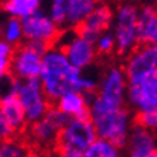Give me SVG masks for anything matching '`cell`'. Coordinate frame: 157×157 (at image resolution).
I'll return each instance as SVG.
<instances>
[{
  "mask_svg": "<svg viewBox=\"0 0 157 157\" xmlns=\"http://www.w3.org/2000/svg\"><path fill=\"white\" fill-rule=\"evenodd\" d=\"M153 43L156 45V48H157V33H156V36H154V40H153Z\"/></svg>",
  "mask_w": 157,
  "mask_h": 157,
  "instance_id": "cell-32",
  "label": "cell"
},
{
  "mask_svg": "<svg viewBox=\"0 0 157 157\" xmlns=\"http://www.w3.org/2000/svg\"><path fill=\"white\" fill-rule=\"evenodd\" d=\"M138 9L131 3L121 5L114 17V38H115V51L118 55H128L138 46L137 30Z\"/></svg>",
  "mask_w": 157,
  "mask_h": 157,
  "instance_id": "cell-3",
  "label": "cell"
},
{
  "mask_svg": "<svg viewBox=\"0 0 157 157\" xmlns=\"http://www.w3.org/2000/svg\"><path fill=\"white\" fill-rule=\"evenodd\" d=\"M0 157H28V150L23 144L13 138L0 141Z\"/></svg>",
  "mask_w": 157,
  "mask_h": 157,
  "instance_id": "cell-22",
  "label": "cell"
},
{
  "mask_svg": "<svg viewBox=\"0 0 157 157\" xmlns=\"http://www.w3.org/2000/svg\"><path fill=\"white\" fill-rule=\"evenodd\" d=\"M2 9L12 17L23 19L40 9V0H3Z\"/></svg>",
  "mask_w": 157,
  "mask_h": 157,
  "instance_id": "cell-19",
  "label": "cell"
},
{
  "mask_svg": "<svg viewBox=\"0 0 157 157\" xmlns=\"http://www.w3.org/2000/svg\"><path fill=\"white\" fill-rule=\"evenodd\" d=\"M146 157H157V150L156 151H153V153H150L148 156H146Z\"/></svg>",
  "mask_w": 157,
  "mask_h": 157,
  "instance_id": "cell-31",
  "label": "cell"
},
{
  "mask_svg": "<svg viewBox=\"0 0 157 157\" xmlns=\"http://www.w3.org/2000/svg\"><path fill=\"white\" fill-rule=\"evenodd\" d=\"M137 124L154 131V130H157V114L154 111L137 113Z\"/></svg>",
  "mask_w": 157,
  "mask_h": 157,
  "instance_id": "cell-26",
  "label": "cell"
},
{
  "mask_svg": "<svg viewBox=\"0 0 157 157\" xmlns=\"http://www.w3.org/2000/svg\"><path fill=\"white\" fill-rule=\"evenodd\" d=\"M154 76H156V79H157V69H156V72H154Z\"/></svg>",
  "mask_w": 157,
  "mask_h": 157,
  "instance_id": "cell-33",
  "label": "cell"
},
{
  "mask_svg": "<svg viewBox=\"0 0 157 157\" xmlns=\"http://www.w3.org/2000/svg\"><path fill=\"white\" fill-rule=\"evenodd\" d=\"M67 3L68 0H51V17L55 20V23L62 26L67 23Z\"/></svg>",
  "mask_w": 157,
  "mask_h": 157,
  "instance_id": "cell-24",
  "label": "cell"
},
{
  "mask_svg": "<svg viewBox=\"0 0 157 157\" xmlns=\"http://www.w3.org/2000/svg\"><path fill=\"white\" fill-rule=\"evenodd\" d=\"M82 157H121V147L107 138L97 137L90 147L84 150Z\"/></svg>",
  "mask_w": 157,
  "mask_h": 157,
  "instance_id": "cell-20",
  "label": "cell"
},
{
  "mask_svg": "<svg viewBox=\"0 0 157 157\" xmlns=\"http://www.w3.org/2000/svg\"><path fill=\"white\" fill-rule=\"evenodd\" d=\"M0 108L5 113L6 118L10 121V124L13 125V128L16 131H20L25 128L28 118H26V113H25L23 107H22L16 94H9V95L2 97L0 98Z\"/></svg>",
  "mask_w": 157,
  "mask_h": 157,
  "instance_id": "cell-16",
  "label": "cell"
},
{
  "mask_svg": "<svg viewBox=\"0 0 157 157\" xmlns=\"http://www.w3.org/2000/svg\"><path fill=\"white\" fill-rule=\"evenodd\" d=\"M154 113H156V114H157V108H156V111H154Z\"/></svg>",
  "mask_w": 157,
  "mask_h": 157,
  "instance_id": "cell-35",
  "label": "cell"
},
{
  "mask_svg": "<svg viewBox=\"0 0 157 157\" xmlns=\"http://www.w3.org/2000/svg\"><path fill=\"white\" fill-rule=\"evenodd\" d=\"M98 137L95 125L91 118L71 117L58 134V148L59 150H74L84 153L90 144Z\"/></svg>",
  "mask_w": 157,
  "mask_h": 157,
  "instance_id": "cell-5",
  "label": "cell"
},
{
  "mask_svg": "<svg viewBox=\"0 0 157 157\" xmlns=\"http://www.w3.org/2000/svg\"><path fill=\"white\" fill-rule=\"evenodd\" d=\"M16 95L26 113L28 123L30 124L40 120L51 108L49 105L51 100L43 90L40 78H32L26 81L19 79L17 88H16Z\"/></svg>",
  "mask_w": 157,
  "mask_h": 157,
  "instance_id": "cell-6",
  "label": "cell"
},
{
  "mask_svg": "<svg viewBox=\"0 0 157 157\" xmlns=\"http://www.w3.org/2000/svg\"><path fill=\"white\" fill-rule=\"evenodd\" d=\"M97 7V0H68L67 23L69 28H76L90 16Z\"/></svg>",
  "mask_w": 157,
  "mask_h": 157,
  "instance_id": "cell-17",
  "label": "cell"
},
{
  "mask_svg": "<svg viewBox=\"0 0 157 157\" xmlns=\"http://www.w3.org/2000/svg\"><path fill=\"white\" fill-rule=\"evenodd\" d=\"M128 79L124 68L111 67L101 75L97 88V95L105 104L113 107H123L127 101Z\"/></svg>",
  "mask_w": 157,
  "mask_h": 157,
  "instance_id": "cell-8",
  "label": "cell"
},
{
  "mask_svg": "<svg viewBox=\"0 0 157 157\" xmlns=\"http://www.w3.org/2000/svg\"><path fill=\"white\" fill-rule=\"evenodd\" d=\"M127 102L137 113L156 111L157 108V79L153 75L147 79L128 84Z\"/></svg>",
  "mask_w": 157,
  "mask_h": 157,
  "instance_id": "cell-11",
  "label": "cell"
},
{
  "mask_svg": "<svg viewBox=\"0 0 157 157\" xmlns=\"http://www.w3.org/2000/svg\"><path fill=\"white\" fill-rule=\"evenodd\" d=\"M26 40H40L53 46L59 38V25L51 17V14L43 13L39 9L35 13L22 19Z\"/></svg>",
  "mask_w": 157,
  "mask_h": 157,
  "instance_id": "cell-9",
  "label": "cell"
},
{
  "mask_svg": "<svg viewBox=\"0 0 157 157\" xmlns=\"http://www.w3.org/2000/svg\"><path fill=\"white\" fill-rule=\"evenodd\" d=\"M3 28H5V25L0 22V39H3Z\"/></svg>",
  "mask_w": 157,
  "mask_h": 157,
  "instance_id": "cell-30",
  "label": "cell"
},
{
  "mask_svg": "<svg viewBox=\"0 0 157 157\" xmlns=\"http://www.w3.org/2000/svg\"><path fill=\"white\" fill-rule=\"evenodd\" d=\"M137 30L140 43H153L157 33V7L144 6L138 10Z\"/></svg>",
  "mask_w": 157,
  "mask_h": 157,
  "instance_id": "cell-15",
  "label": "cell"
},
{
  "mask_svg": "<svg viewBox=\"0 0 157 157\" xmlns=\"http://www.w3.org/2000/svg\"><path fill=\"white\" fill-rule=\"evenodd\" d=\"M111 23H113L111 9L105 5H97L95 9L90 13V16L75 29L81 36L95 43L98 36L109 29Z\"/></svg>",
  "mask_w": 157,
  "mask_h": 157,
  "instance_id": "cell-12",
  "label": "cell"
},
{
  "mask_svg": "<svg viewBox=\"0 0 157 157\" xmlns=\"http://www.w3.org/2000/svg\"><path fill=\"white\" fill-rule=\"evenodd\" d=\"M58 157H82V153L74 150H58Z\"/></svg>",
  "mask_w": 157,
  "mask_h": 157,
  "instance_id": "cell-28",
  "label": "cell"
},
{
  "mask_svg": "<svg viewBox=\"0 0 157 157\" xmlns=\"http://www.w3.org/2000/svg\"><path fill=\"white\" fill-rule=\"evenodd\" d=\"M128 2H130V3H131V2H134V0H128Z\"/></svg>",
  "mask_w": 157,
  "mask_h": 157,
  "instance_id": "cell-34",
  "label": "cell"
},
{
  "mask_svg": "<svg viewBox=\"0 0 157 157\" xmlns=\"http://www.w3.org/2000/svg\"><path fill=\"white\" fill-rule=\"evenodd\" d=\"M3 39L6 42H9L13 46H19L22 45L25 39V32H23V25H22V19L19 17H12L5 22V28H3Z\"/></svg>",
  "mask_w": 157,
  "mask_h": 157,
  "instance_id": "cell-21",
  "label": "cell"
},
{
  "mask_svg": "<svg viewBox=\"0 0 157 157\" xmlns=\"http://www.w3.org/2000/svg\"><path fill=\"white\" fill-rule=\"evenodd\" d=\"M127 148L128 157H146L157 150V138L151 130L137 124L130 133Z\"/></svg>",
  "mask_w": 157,
  "mask_h": 157,
  "instance_id": "cell-13",
  "label": "cell"
},
{
  "mask_svg": "<svg viewBox=\"0 0 157 157\" xmlns=\"http://www.w3.org/2000/svg\"><path fill=\"white\" fill-rule=\"evenodd\" d=\"M84 69L75 68L67 53L58 46H51L43 55L40 81L51 101H56L68 91H81Z\"/></svg>",
  "mask_w": 157,
  "mask_h": 157,
  "instance_id": "cell-1",
  "label": "cell"
},
{
  "mask_svg": "<svg viewBox=\"0 0 157 157\" xmlns=\"http://www.w3.org/2000/svg\"><path fill=\"white\" fill-rule=\"evenodd\" d=\"M56 107L67 113L69 117L78 118H91L90 105L84 92L79 91H68L56 100Z\"/></svg>",
  "mask_w": 157,
  "mask_h": 157,
  "instance_id": "cell-14",
  "label": "cell"
},
{
  "mask_svg": "<svg viewBox=\"0 0 157 157\" xmlns=\"http://www.w3.org/2000/svg\"><path fill=\"white\" fill-rule=\"evenodd\" d=\"M53 46L61 48L67 53L69 62L79 69H85V68L91 67L98 53L95 43L81 36L75 28H69L61 32Z\"/></svg>",
  "mask_w": 157,
  "mask_h": 157,
  "instance_id": "cell-4",
  "label": "cell"
},
{
  "mask_svg": "<svg viewBox=\"0 0 157 157\" xmlns=\"http://www.w3.org/2000/svg\"><path fill=\"white\" fill-rule=\"evenodd\" d=\"M14 49H16V46L6 42L5 39H0V68L7 72H10V65H12V59H13L14 55Z\"/></svg>",
  "mask_w": 157,
  "mask_h": 157,
  "instance_id": "cell-25",
  "label": "cell"
},
{
  "mask_svg": "<svg viewBox=\"0 0 157 157\" xmlns=\"http://www.w3.org/2000/svg\"><path fill=\"white\" fill-rule=\"evenodd\" d=\"M43 55L32 49L25 42L14 49V55L10 65V74L22 81L39 78L42 71Z\"/></svg>",
  "mask_w": 157,
  "mask_h": 157,
  "instance_id": "cell-10",
  "label": "cell"
},
{
  "mask_svg": "<svg viewBox=\"0 0 157 157\" xmlns=\"http://www.w3.org/2000/svg\"><path fill=\"white\" fill-rule=\"evenodd\" d=\"M157 69V48L154 43H140L127 55L124 71L128 84L147 79Z\"/></svg>",
  "mask_w": 157,
  "mask_h": 157,
  "instance_id": "cell-7",
  "label": "cell"
},
{
  "mask_svg": "<svg viewBox=\"0 0 157 157\" xmlns=\"http://www.w3.org/2000/svg\"><path fill=\"white\" fill-rule=\"evenodd\" d=\"M7 74H9V72L7 71H5V69H2V68H0V82L3 81V79H5V76L7 75Z\"/></svg>",
  "mask_w": 157,
  "mask_h": 157,
  "instance_id": "cell-29",
  "label": "cell"
},
{
  "mask_svg": "<svg viewBox=\"0 0 157 157\" xmlns=\"http://www.w3.org/2000/svg\"><path fill=\"white\" fill-rule=\"evenodd\" d=\"M90 105L91 120L95 125L98 137L107 138L118 147L127 146L130 133L133 130V117L123 107H113L98 98L97 91L85 94Z\"/></svg>",
  "mask_w": 157,
  "mask_h": 157,
  "instance_id": "cell-2",
  "label": "cell"
},
{
  "mask_svg": "<svg viewBox=\"0 0 157 157\" xmlns=\"http://www.w3.org/2000/svg\"><path fill=\"white\" fill-rule=\"evenodd\" d=\"M59 131H61V128L46 114L40 120L32 123V137L39 144H43V146L56 141Z\"/></svg>",
  "mask_w": 157,
  "mask_h": 157,
  "instance_id": "cell-18",
  "label": "cell"
},
{
  "mask_svg": "<svg viewBox=\"0 0 157 157\" xmlns=\"http://www.w3.org/2000/svg\"><path fill=\"white\" fill-rule=\"evenodd\" d=\"M16 133H17V131L13 128V125L10 124L9 120L6 118L5 113H3L2 108H0V141H2V140L13 138Z\"/></svg>",
  "mask_w": 157,
  "mask_h": 157,
  "instance_id": "cell-27",
  "label": "cell"
},
{
  "mask_svg": "<svg viewBox=\"0 0 157 157\" xmlns=\"http://www.w3.org/2000/svg\"><path fill=\"white\" fill-rule=\"evenodd\" d=\"M95 48L98 53H102V55H109L115 51V38L114 33L111 32H104L98 36L95 42Z\"/></svg>",
  "mask_w": 157,
  "mask_h": 157,
  "instance_id": "cell-23",
  "label": "cell"
}]
</instances>
